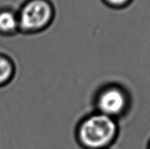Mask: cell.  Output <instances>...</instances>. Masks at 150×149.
<instances>
[{
  "instance_id": "cell-4",
  "label": "cell",
  "mask_w": 150,
  "mask_h": 149,
  "mask_svg": "<svg viewBox=\"0 0 150 149\" xmlns=\"http://www.w3.org/2000/svg\"><path fill=\"white\" fill-rule=\"evenodd\" d=\"M19 31L18 14L11 9L0 10V35H13Z\"/></svg>"
},
{
  "instance_id": "cell-5",
  "label": "cell",
  "mask_w": 150,
  "mask_h": 149,
  "mask_svg": "<svg viewBox=\"0 0 150 149\" xmlns=\"http://www.w3.org/2000/svg\"><path fill=\"white\" fill-rule=\"evenodd\" d=\"M16 73V64L9 55L0 52V88L10 84Z\"/></svg>"
},
{
  "instance_id": "cell-7",
  "label": "cell",
  "mask_w": 150,
  "mask_h": 149,
  "mask_svg": "<svg viewBox=\"0 0 150 149\" xmlns=\"http://www.w3.org/2000/svg\"><path fill=\"white\" fill-rule=\"evenodd\" d=\"M149 149H150V142H149Z\"/></svg>"
},
{
  "instance_id": "cell-1",
  "label": "cell",
  "mask_w": 150,
  "mask_h": 149,
  "mask_svg": "<svg viewBox=\"0 0 150 149\" xmlns=\"http://www.w3.org/2000/svg\"><path fill=\"white\" fill-rule=\"evenodd\" d=\"M118 132L117 119L93 111L77 123L75 137L83 149H107L116 141Z\"/></svg>"
},
{
  "instance_id": "cell-2",
  "label": "cell",
  "mask_w": 150,
  "mask_h": 149,
  "mask_svg": "<svg viewBox=\"0 0 150 149\" xmlns=\"http://www.w3.org/2000/svg\"><path fill=\"white\" fill-rule=\"evenodd\" d=\"M19 31L35 34L45 30L55 18V7L50 0H27L18 13Z\"/></svg>"
},
{
  "instance_id": "cell-6",
  "label": "cell",
  "mask_w": 150,
  "mask_h": 149,
  "mask_svg": "<svg viewBox=\"0 0 150 149\" xmlns=\"http://www.w3.org/2000/svg\"><path fill=\"white\" fill-rule=\"evenodd\" d=\"M108 6L112 9H124L132 4L134 0H102Z\"/></svg>"
},
{
  "instance_id": "cell-8",
  "label": "cell",
  "mask_w": 150,
  "mask_h": 149,
  "mask_svg": "<svg viewBox=\"0 0 150 149\" xmlns=\"http://www.w3.org/2000/svg\"><path fill=\"white\" fill-rule=\"evenodd\" d=\"M107 149H109V148H107Z\"/></svg>"
},
{
  "instance_id": "cell-3",
  "label": "cell",
  "mask_w": 150,
  "mask_h": 149,
  "mask_svg": "<svg viewBox=\"0 0 150 149\" xmlns=\"http://www.w3.org/2000/svg\"><path fill=\"white\" fill-rule=\"evenodd\" d=\"M93 106L94 111L117 119L128 108L129 97L121 87L117 84H106L96 91Z\"/></svg>"
}]
</instances>
